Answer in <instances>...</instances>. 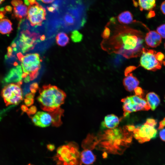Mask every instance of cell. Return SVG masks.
I'll use <instances>...</instances> for the list:
<instances>
[{
    "label": "cell",
    "mask_w": 165,
    "mask_h": 165,
    "mask_svg": "<svg viewBox=\"0 0 165 165\" xmlns=\"http://www.w3.org/2000/svg\"><path fill=\"white\" fill-rule=\"evenodd\" d=\"M159 135L161 139L165 141V128L161 130L159 132Z\"/></svg>",
    "instance_id": "cell-35"
},
{
    "label": "cell",
    "mask_w": 165,
    "mask_h": 165,
    "mask_svg": "<svg viewBox=\"0 0 165 165\" xmlns=\"http://www.w3.org/2000/svg\"><path fill=\"white\" fill-rule=\"evenodd\" d=\"M156 57L157 61L162 64L164 58V55L161 52H158L156 53Z\"/></svg>",
    "instance_id": "cell-30"
},
{
    "label": "cell",
    "mask_w": 165,
    "mask_h": 165,
    "mask_svg": "<svg viewBox=\"0 0 165 165\" xmlns=\"http://www.w3.org/2000/svg\"><path fill=\"white\" fill-rule=\"evenodd\" d=\"M47 148L50 151H53L55 149V145L53 144H49L47 145Z\"/></svg>",
    "instance_id": "cell-39"
},
{
    "label": "cell",
    "mask_w": 165,
    "mask_h": 165,
    "mask_svg": "<svg viewBox=\"0 0 165 165\" xmlns=\"http://www.w3.org/2000/svg\"><path fill=\"white\" fill-rule=\"evenodd\" d=\"M71 37L73 42L75 43L79 42L82 40L83 35L78 31L76 30L72 32Z\"/></svg>",
    "instance_id": "cell-24"
},
{
    "label": "cell",
    "mask_w": 165,
    "mask_h": 165,
    "mask_svg": "<svg viewBox=\"0 0 165 165\" xmlns=\"http://www.w3.org/2000/svg\"><path fill=\"white\" fill-rule=\"evenodd\" d=\"M123 84L126 90L131 92L134 90L139 85V82L132 73H130L123 80Z\"/></svg>",
    "instance_id": "cell-14"
},
{
    "label": "cell",
    "mask_w": 165,
    "mask_h": 165,
    "mask_svg": "<svg viewBox=\"0 0 165 165\" xmlns=\"http://www.w3.org/2000/svg\"><path fill=\"white\" fill-rule=\"evenodd\" d=\"M137 68V67L134 66H130L127 67L124 71L125 75L126 76H127L129 75V74L130 73V72L135 70Z\"/></svg>",
    "instance_id": "cell-31"
},
{
    "label": "cell",
    "mask_w": 165,
    "mask_h": 165,
    "mask_svg": "<svg viewBox=\"0 0 165 165\" xmlns=\"http://www.w3.org/2000/svg\"><path fill=\"white\" fill-rule=\"evenodd\" d=\"M134 90L136 95L142 97L143 94V90L141 87L138 86Z\"/></svg>",
    "instance_id": "cell-33"
},
{
    "label": "cell",
    "mask_w": 165,
    "mask_h": 165,
    "mask_svg": "<svg viewBox=\"0 0 165 165\" xmlns=\"http://www.w3.org/2000/svg\"><path fill=\"white\" fill-rule=\"evenodd\" d=\"M156 31L161 38H165V24H162L158 27L156 29Z\"/></svg>",
    "instance_id": "cell-28"
},
{
    "label": "cell",
    "mask_w": 165,
    "mask_h": 165,
    "mask_svg": "<svg viewBox=\"0 0 165 165\" xmlns=\"http://www.w3.org/2000/svg\"><path fill=\"white\" fill-rule=\"evenodd\" d=\"M30 5L33 4L37 2L36 0H28Z\"/></svg>",
    "instance_id": "cell-48"
},
{
    "label": "cell",
    "mask_w": 165,
    "mask_h": 165,
    "mask_svg": "<svg viewBox=\"0 0 165 165\" xmlns=\"http://www.w3.org/2000/svg\"><path fill=\"white\" fill-rule=\"evenodd\" d=\"M162 63L163 64V65L165 66V61H163Z\"/></svg>",
    "instance_id": "cell-52"
},
{
    "label": "cell",
    "mask_w": 165,
    "mask_h": 165,
    "mask_svg": "<svg viewBox=\"0 0 165 165\" xmlns=\"http://www.w3.org/2000/svg\"><path fill=\"white\" fill-rule=\"evenodd\" d=\"M164 47H165V43H164Z\"/></svg>",
    "instance_id": "cell-54"
},
{
    "label": "cell",
    "mask_w": 165,
    "mask_h": 165,
    "mask_svg": "<svg viewBox=\"0 0 165 165\" xmlns=\"http://www.w3.org/2000/svg\"></svg>",
    "instance_id": "cell-56"
},
{
    "label": "cell",
    "mask_w": 165,
    "mask_h": 165,
    "mask_svg": "<svg viewBox=\"0 0 165 165\" xmlns=\"http://www.w3.org/2000/svg\"><path fill=\"white\" fill-rule=\"evenodd\" d=\"M33 123L36 126L46 127L53 124V119L50 113L45 112L38 111L31 117Z\"/></svg>",
    "instance_id": "cell-11"
},
{
    "label": "cell",
    "mask_w": 165,
    "mask_h": 165,
    "mask_svg": "<svg viewBox=\"0 0 165 165\" xmlns=\"http://www.w3.org/2000/svg\"><path fill=\"white\" fill-rule=\"evenodd\" d=\"M22 81L12 83L4 87L1 96L6 106L19 104L23 100V92L21 87Z\"/></svg>",
    "instance_id": "cell-6"
},
{
    "label": "cell",
    "mask_w": 165,
    "mask_h": 165,
    "mask_svg": "<svg viewBox=\"0 0 165 165\" xmlns=\"http://www.w3.org/2000/svg\"><path fill=\"white\" fill-rule=\"evenodd\" d=\"M156 53L154 50L143 47L140 59L141 65L148 70L155 71L160 69L161 64L156 58Z\"/></svg>",
    "instance_id": "cell-9"
},
{
    "label": "cell",
    "mask_w": 165,
    "mask_h": 165,
    "mask_svg": "<svg viewBox=\"0 0 165 165\" xmlns=\"http://www.w3.org/2000/svg\"><path fill=\"white\" fill-rule=\"evenodd\" d=\"M111 32L110 29L106 26L101 34V37L105 40L108 39L110 36Z\"/></svg>",
    "instance_id": "cell-27"
},
{
    "label": "cell",
    "mask_w": 165,
    "mask_h": 165,
    "mask_svg": "<svg viewBox=\"0 0 165 165\" xmlns=\"http://www.w3.org/2000/svg\"><path fill=\"white\" fill-rule=\"evenodd\" d=\"M119 22L122 24H129L135 22L134 21L133 16L129 11L123 12L119 15L117 17Z\"/></svg>",
    "instance_id": "cell-20"
},
{
    "label": "cell",
    "mask_w": 165,
    "mask_h": 165,
    "mask_svg": "<svg viewBox=\"0 0 165 165\" xmlns=\"http://www.w3.org/2000/svg\"><path fill=\"white\" fill-rule=\"evenodd\" d=\"M12 23L9 20L3 19L0 20V33L2 34H9L13 29Z\"/></svg>",
    "instance_id": "cell-19"
},
{
    "label": "cell",
    "mask_w": 165,
    "mask_h": 165,
    "mask_svg": "<svg viewBox=\"0 0 165 165\" xmlns=\"http://www.w3.org/2000/svg\"><path fill=\"white\" fill-rule=\"evenodd\" d=\"M160 10L162 13L165 15V1L163 2L161 4Z\"/></svg>",
    "instance_id": "cell-41"
},
{
    "label": "cell",
    "mask_w": 165,
    "mask_h": 165,
    "mask_svg": "<svg viewBox=\"0 0 165 165\" xmlns=\"http://www.w3.org/2000/svg\"><path fill=\"white\" fill-rule=\"evenodd\" d=\"M0 12L3 13L4 14L6 13V11L5 8L3 7H2L0 8Z\"/></svg>",
    "instance_id": "cell-47"
},
{
    "label": "cell",
    "mask_w": 165,
    "mask_h": 165,
    "mask_svg": "<svg viewBox=\"0 0 165 165\" xmlns=\"http://www.w3.org/2000/svg\"><path fill=\"white\" fill-rule=\"evenodd\" d=\"M36 108L35 106L31 107L27 112V113L29 115L35 113L36 111Z\"/></svg>",
    "instance_id": "cell-34"
},
{
    "label": "cell",
    "mask_w": 165,
    "mask_h": 165,
    "mask_svg": "<svg viewBox=\"0 0 165 165\" xmlns=\"http://www.w3.org/2000/svg\"><path fill=\"white\" fill-rule=\"evenodd\" d=\"M157 123V121L154 119H147L143 125L135 127L133 131L134 137L141 143L155 138L157 133L155 128Z\"/></svg>",
    "instance_id": "cell-5"
},
{
    "label": "cell",
    "mask_w": 165,
    "mask_h": 165,
    "mask_svg": "<svg viewBox=\"0 0 165 165\" xmlns=\"http://www.w3.org/2000/svg\"><path fill=\"white\" fill-rule=\"evenodd\" d=\"M145 40L148 46L155 48L159 46L161 43V37L157 31H151L146 34Z\"/></svg>",
    "instance_id": "cell-13"
},
{
    "label": "cell",
    "mask_w": 165,
    "mask_h": 165,
    "mask_svg": "<svg viewBox=\"0 0 165 165\" xmlns=\"http://www.w3.org/2000/svg\"><path fill=\"white\" fill-rule=\"evenodd\" d=\"M38 88V84L37 83H34L30 86V90L31 92L34 94L35 93Z\"/></svg>",
    "instance_id": "cell-32"
},
{
    "label": "cell",
    "mask_w": 165,
    "mask_h": 165,
    "mask_svg": "<svg viewBox=\"0 0 165 165\" xmlns=\"http://www.w3.org/2000/svg\"><path fill=\"white\" fill-rule=\"evenodd\" d=\"M3 13L0 12V20L4 18L5 17Z\"/></svg>",
    "instance_id": "cell-49"
},
{
    "label": "cell",
    "mask_w": 165,
    "mask_h": 165,
    "mask_svg": "<svg viewBox=\"0 0 165 165\" xmlns=\"http://www.w3.org/2000/svg\"><path fill=\"white\" fill-rule=\"evenodd\" d=\"M5 9L6 12H11L12 10V7L10 6H6L5 7Z\"/></svg>",
    "instance_id": "cell-43"
},
{
    "label": "cell",
    "mask_w": 165,
    "mask_h": 165,
    "mask_svg": "<svg viewBox=\"0 0 165 165\" xmlns=\"http://www.w3.org/2000/svg\"><path fill=\"white\" fill-rule=\"evenodd\" d=\"M23 73L29 76L31 80L35 79L37 76L41 67L42 60L38 53L28 54L23 56L21 53L17 54Z\"/></svg>",
    "instance_id": "cell-4"
},
{
    "label": "cell",
    "mask_w": 165,
    "mask_h": 165,
    "mask_svg": "<svg viewBox=\"0 0 165 165\" xmlns=\"http://www.w3.org/2000/svg\"><path fill=\"white\" fill-rule=\"evenodd\" d=\"M22 69L21 66L17 65L12 68L4 78L6 83H17L22 81Z\"/></svg>",
    "instance_id": "cell-12"
},
{
    "label": "cell",
    "mask_w": 165,
    "mask_h": 165,
    "mask_svg": "<svg viewBox=\"0 0 165 165\" xmlns=\"http://www.w3.org/2000/svg\"><path fill=\"white\" fill-rule=\"evenodd\" d=\"M38 35L35 33H31L28 30H23L18 36L16 41H13L15 47L13 51H16L19 49L23 53H25L33 49Z\"/></svg>",
    "instance_id": "cell-8"
},
{
    "label": "cell",
    "mask_w": 165,
    "mask_h": 165,
    "mask_svg": "<svg viewBox=\"0 0 165 165\" xmlns=\"http://www.w3.org/2000/svg\"><path fill=\"white\" fill-rule=\"evenodd\" d=\"M82 163L85 165L93 164L95 161L96 157L92 152L88 149H85L80 154Z\"/></svg>",
    "instance_id": "cell-16"
},
{
    "label": "cell",
    "mask_w": 165,
    "mask_h": 165,
    "mask_svg": "<svg viewBox=\"0 0 165 165\" xmlns=\"http://www.w3.org/2000/svg\"><path fill=\"white\" fill-rule=\"evenodd\" d=\"M21 109L23 111L26 112H27L28 110V108L27 107V106L24 105H23L21 106Z\"/></svg>",
    "instance_id": "cell-45"
},
{
    "label": "cell",
    "mask_w": 165,
    "mask_h": 165,
    "mask_svg": "<svg viewBox=\"0 0 165 165\" xmlns=\"http://www.w3.org/2000/svg\"><path fill=\"white\" fill-rule=\"evenodd\" d=\"M28 165H34L32 164L31 163H29Z\"/></svg>",
    "instance_id": "cell-53"
},
{
    "label": "cell",
    "mask_w": 165,
    "mask_h": 165,
    "mask_svg": "<svg viewBox=\"0 0 165 165\" xmlns=\"http://www.w3.org/2000/svg\"><path fill=\"white\" fill-rule=\"evenodd\" d=\"M124 117L130 113L141 110L148 111L150 109L146 99L136 95L127 97L121 100Z\"/></svg>",
    "instance_id": "cell-7"
},
{
    "label": "cell",
    "mask_w": 165,
    "mask_h": 165,
    "mask_svg": "<svg viewBox=\"0 0 165 165\" xmlns=\"http://www.w3.org/2000/svg\"><path fill=\"white\" fill-rule=\"evenodd\" d=\"M28 9L27 6L23 4L14 7L13 16L17 19L21 20L25 18L27 15Z\"/></svg>",
    "instance_id": "cell-18"
},
{
    "label": "cell",
    "mask_w": 165,
    "mask_h": 165,
    "mask_svg": "<svg viewBox=\"0 0 165 165\" xmlns=\"http://www.w3.org/2000/svg\"><path fill=\"white\" fill-rule=\"evenodd\" d=\"M5 0H0V5Z\"/></svg>",
    "instance_id": "cell-51"
},
{
    "label": "cell",
    "mask_w": 165,
    "mask_h": 165,
    "mask_svg": "<svg viewBox=\"0 0 165 165\" xmlns=\"http://www.w3.org/2000/svg\"><path fill=\"white\" fill-rule=\"evenodd\" d=\"M59 6L57 3H54L51 6L47 7L48 10L51 13H54L59 8Z\"/></svg>",
    "instance_id": "cell-29"
},
{
    "label": "cell",
    "mask_w": 165,
    "mask_h": 165,
    "mask_svg": "<svg viewBox=\"0 0 165 165\" xmlns=\"http://www.w3.org/2000/svg\"><path fill=\"white\" fill-rule=\"evenodd\" d=\"M155 13L153 11H150L148 13L147 17L148 18H151L155 16Z\"/></svg>",
    "instance_id": "cell-42"
},
{
    "label": "cell",
    "mask_w": 165,
    "mask_h": 165,
    "mask_svg": "<svg viewBox=\"0 0 165 165\" xmlns=\"http://www.w3.org/2000/svg\"><path fill=\"white\" fill-rule=\"evenodd\" d=\"M46 10L37 2L30 5L28 8L27 19L31 26L40 25L46 20Z\"/></svg>",
    "instance_id": "cell-10"
},
{
    "label": "cell",
    "mask_w": 165,
    "mask_h": 165,
    "mask_svg": "<svg viewBox=\"0 0 165 165\" xmlns=\"http://www.w3.org/2000/svg\"><path fill=\"white\" fill-rule=\"evenodd\" d=\"M42 2L46 4L50 3L53 2L55 0H41Z\"/></svg>",
    "instance_id": "cell-44"
},
{
    "label": "cell",
    "mask_w": 165,
    "mask_h": 165,
    "mask_svg": "<svg viewBox=\"0 0 165 165\" xmlns=\"http://www.w3.org/2000/svg\"><path fill=\"white\" fill-rule=\"evenodd\" d=\"M63 112V110L60 108L53 112H49L52 116L53 121L52 125L53 126L58 127L61 124V117Z\"/></svg>",
    "instance_id": "cell-22"
},
{
    "label": "cell",
    "mask_w": 165,
    "mask_h": 165,
    "mask_svg": "<svg viewBox=\"0 0 165 165\" xmlns=\"http://www.w3.org/2000/svg\"><path fill=\"white\" fill-rule=\"evenodd\" d=\"M112 35L102 42L103 49L127 58L141 55L144 35L140 31L125 25H116Z\"/></svg>",
    "instance_id": "cell-1"
},
{
    "label": "cell",
    "mask_w": 165,
    "mask_h": 165,
    "mask_svg": "<svg viewBox=\"0 0 165 165\" xmlns=\"http://www.w3.org/2000/svg\"><path fill=\"white\" fill-rule=\"evenodd\" d=\"M135 126L132 125L126 126V128L129 132H133L135 129Z\"/></svg>",
    "instance_id": "cell-40"
},
{
    "label": "cell",
    "mask_w": 165,
    "mask_h": 165,
    "mask_svg": "<svg viewBox=\"0 0 165 165\" xmlns=\"http://www.w3.org/2000/svg\"><path fill=\"white\" fill-rule=\"evenodd\" d=\"M56 40L58 45L64 46L68 43L69 39L66 34L64 32H61L56 36Z\"/></svg>",
    "instance_id": "cell-23"
},
{
    "label": "cell",
    "mask_w": 165,
    "mask_h": 165,
    "mask_svg": "<svg viewBox=\"0 0 165 165\" xmlns=\"http://www.w3.org/2000/svg\"><path fill=\"white\" fill-rule=\"evenodd\" d=\"M120 120L116 115L112 114L106 116L101 124L102 127L110 129H114L119 124Z\"/></svg>",
    "instance_id": "cell-15"
},
{
    "label": "cell",
    "mask_w": 165,
    "mask_h": 165,
    "mask_svg": "<svg viewBox=\"0 0 165 165\" xmlns=\"http://www.w3.org/2000/svg\"><path fill=\"white\" fill-rule=\"evenodd\" d=\"M165 127V118L163 119L159 123V126L158 127V129L161 130L164 128Z\"/></svg>",
    "instance_id": "cell-38"
},
{
    "label": "cell",
    "mask_w": 165,
    "mask_h": 165,
    "mask_svg": "<svg viewBox=\"0 0 165 165\" xmlns=\"http://www.w3.org/2000/svg\"><path fill=\"white\" fill-rule=\"evenodd\" d=\"M34 96V94L32 93H29L26 95L24 102L27 106H29L33 104Z\"/></svg>",
    "instance_id": "cell-26"
},
{
    "label": "cell",
    "mask_w": 165,
    "mask_h": 165,
    "mask_svg": "<svg viewBox=\"0 0 165 165\" xmlns=\"http://www.w3.org/2000/svg\"><path fill=\"white\" fill-rule=\"evenodd\" d=\"M22 1L20 0H13L11 2V4L14 7L17 6L18 5L23 4Z\"/></svg>",
    "instance_id": "cell-36"
},
{
    "label": "cell",
    "mask_w": 165,
    "mask_h": 165,
    "mask_svg": "<svg viewBox=\"0 0 165 165\" xmlns=\"http://www.w3.org/2000/svg\"><path fill=\"white\" fill-rule=\"evenodd\" d=\"M13 50L11 46H9L7 48V53L6 56L7 57H10L12 55Z\"/></svg>",
    "instance_id": "cell-37"
},
{
    "label": "cell",
    "mask_w": 165,
    "mask_h": 165,
    "mask_svg": "<svg viewBox=\"0 0 165 165\" xmlns=\"http://www.w3.org/2000/svg\"><path fill=\"white\" fill-rule=\"evenodd\" d=\"M24 2L25 5L28 6H29L30 5L28 0H24Z\"/></svg>",
    "instance_id": "cell-50"
},
{
    "label": "cell",
    "mask_w": 165,
    "mask_h": 165,
    "mask_svg": "<svg viewBox=\"0 0 165 165\" xmlns=\"http://www.w3.org/2000/svg\"><path fill=\"white\" fill-rule=\"evenodd\" d=\"M102 156L103 158H107L108 156V154L106 152H104L102 154Z\"/></svg>",
    "instance_id": "cell-46"
},
{
    "label": "cell",
    "mask_w": 165,
    "mask_h": 165,
    "mask_svg": "<svg viewBox=\"0 0 165 165\" xmlns=\"http://www.w3.org/2000/svg\"><path fill=\"white\" fill-rule=\"evenodd\" d=\"M38 1H40L41 0H37Z\"/></svg>",
    "instance_id": "cell-55"
},
{
    "label": "cell",
    "mask_w": 165,
    "mask_h": 165,
    "mask_svg": "<svg viewBox=\"0 0 165 165\" xmlns=\"http://www.w3.org/2000/svg\"><path fill=\"white\" fill-rule=\"evenodd\" d=\"M140 10H150L156 6V0H138Z\"/></svg>",
    "instance_id": "cell-21"
},
{
    "label": "cell",
    "mask_w": 165,
    "mask_h": 165,
    "mask_svg": "<svg viewBox=\"0 0 165 165\" xmlns=\"http://www.w3.org/2000/svg\"><path fill=\"white\" fill-rule=\"evenodd\" d=\"M77 144L73 141L59 146L53 157L56 165H81L80 154Z\"/></svg>",
    "instance_id": "cell-3"
},
{
    "label": "cell",
    "mask_w": 165,
    "mask_h": 165,
    "mask_svg": "<svg viewBox=\"0 0 165 165\" xmlns=\"http://www.w3.org/2000/svg\"><path fill=\"white\" fill-rule=\"evenodd\" d=\"M146 100L150 108L152 111L155 109L160 103V100L159 96L153 92H150L147 94Z\"/></svg>",
    "instance_id": "cell-17"
},
{
    "label": "cell",
    "mask_w": 165,
    "mask_h": 165,
    "mask_svg": "<svg viewBox=\"0 0 165 165\" xmlns=\"http://www.w3.org/2000/svg\"><path fill=\"white\" fill-rule=\"evenodd\" d=\"M120 55H116L114 57L112 61V62L114 66L118 67L123 63L124 58Z\"/></svg>",
    "instance_id": "cell-25"
},
{
    "label": "cell",
    "mask_w": 165,
    "mask_h": 165,
    "mask_svg": "<svg viewBox=\"0 0 165 165\" xmlns=\"http://www.w3.org/2000/svg\"><path fill=\"white\" fill-rule=\"evenodd\" d=\"M37 99L43 110L51 112L60 108L66 97L65 92L57 87L44 85L39 90Z\"/></svg>",
    "instance_id": "cell-2"
}]
</instances>
